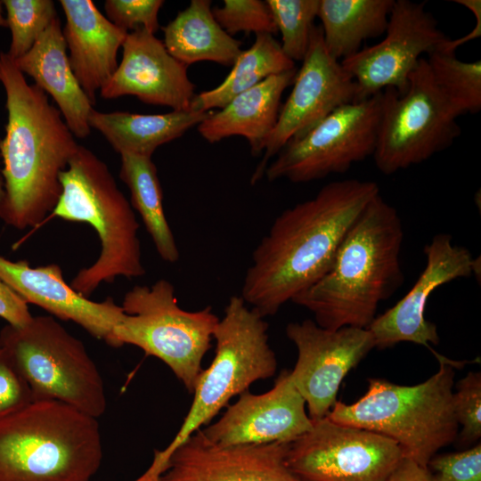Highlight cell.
<instances>
[{
	"instance_id": "cell-1",
	"label": "cell",
	"mask_w": 481,
	"mask_h": 481,
	"mask_svg": "<svg viewBox=\"0 0 481 481\" xmlns=\"http://www.w3.org/2000/svg\"><path fill=\"white\" fill-rule=\"evenodd\" d=\"M378 194L372 181H335L282 211L252 253L240 294L246 304L265 318L313 286L330 270L346 232Z\"/></svg>"
},
{
	"instance_id": "cell-2",
	"label": "cell",
	"mask_w": 481,
	"mask_h": 481,
	"mask_svg": "<svg viewBox=\"0 0 481 481\" xmlns=\"http://www.w3.org/2000/svg\"><path fill=\"white\" fill-rule=\"evenodd\" d=\"M7 123L0 139L4 196L0 219L23 230L50 216L61 193L60 175L79 144L47 94L29 85L7 53H0Z\"/></svg>"
},
{
	"instance_id": "cell-3",
	"label": "cell",
	"mask_w": 481,
	"mask_h": 481,
	"mask_svg": "<svg viewBox=\"0 0 481 481\" xmlns=\"http://www.w3.org/2000/svg\"><path fill=\"white\" fill-rule=\"evenodd\" d=\"M403 239L397 210L376 195L346 232L330 270L291 301L324 329H368L380 302L404 281Z\"/></svg>"
},
{
	"instance_id": "cell-4",
	"label": "cell",
	"mask_w": 481,
	"mask_h": 481,
	"mask_svg": "<svg viewBox=\"0 0 481 481\" xmlns=\"http://www.w3.org/2000/svg\"><path fill=\"white\" fill-rule=\"evenodd\" d=\"M99 423L55 400L0 419V481H90L102 460Z\"/></svg>"
},
{
	"instance_id": "cell-5",
	"label": "cell",
	"mask_w": 481,
	"mask_h": 481,
	"mask_svg": "<svg viewBox=\"0 0 481 481\" xmlns=\"http://www.w3.org/2000/svg\"><path fill=\"white\" fill-rule=\"evenodd\" d=\"M61 193L49 216L87 223L101 242L98 258L81 268L69 285L88 298L101 283L117 277L143 276L139 224L107 165L83 145L60 175Z\"/></svg>"
},
{
	"instance_id": "cell-6",
	"label": "cell",
	"mask_w": 481,
	"mask_h": 481,
	"mask_svg": "<svg viewBox=\"0 0 481 481\" xmlns=\"http://www.w3.org/2000/svg\"><path fill=\"white\" fill-rule=\"evenodd\" d=\"M438 360L437 372L417 385L370 379L364 395L350 404L336 401L327 417L395 441L404 458L428 468L436 452L455 440L459 429L452 406L453 367L459 363L444 356Z\"/></svg>"
},
{
	"instance_id": "cell-7",
	"label": "cell",
	"mask_w": 481,
	"mask_h": 481,
	"mask_svg": "<svg viewBox=\"0 0 481 481\" xmlns=\"http://www.w3.org/2000/svg\"><path fill=\"white\" fill-rule=\"evenodd\" d=\"M267 330L265 317L249 308L240 296L229 298L214 330V359L198 377L193 401L175 438L163 451H155L153 461L143 474L147 479L158 478L170 453L202 426H208L233 396L248 391L255 381L275 374L277 359Z\"/></svg>"
},
{
	"instance_id": "cell-8",
	"label": "cell",
	"mask_w": 481,
	"mask_h": 481,
	"mask_svg": "<svg viewBox=\"0 0 481 481\" xmlns=\"http://www.w3.org/2000/svg\"><path fill=\"white\" fill-rule=\"evenodd\" d=\"M2 347L27 382L33 401L55 400L99 418L107 407L102 375L84 343L52 316L5 325Z\"/></svg>"
},
{
	"instance_id": "cell-9",
	"label": "cell",
	"mask_w": 481,
	"mask_h": 481,
	"mask_svg": "<svg viewBox=\"0 0 481 481\" xmlns=\"http://www.w3.org/2000/svg\"><path fill=\"white\" fill-rule=\"evenodd\" d=\"M120 306L124 314L113 330L111 346L133 345L159 358L192 393L219 322L211 306L193 312L181 308L173 284L165 279L133 287Z\"/></svg>"
},
{
	"instance_id": "cell-10",
	"label": "cell",
	"mask_w": 481,
	"mask_h": 481,
	"mask_svg": "<svg viewBox=\"0 0 481 481\" xmlns=\"http://www.w3.org/2000/svg\"><path fill=\"white\" fill-rule=\"evenodd\" d=\"M459 113L437 87L427 59L421 57L404 94L382 91V104L373 159L389 175L422 163L449 148L461 135Z\"/></svg>"
},
{
	"instance_id": "cell-11",
	"label": "cell",
	"mask_w": 481,
	"mask_h": 481,
	"mask_svg": "<svg viewBox=\"0 0 481 481\" xmlns=\"http://www.w3.org/2000/svg\"><path fill=\"white\" fill-rule=\"evenodd\" d=\"M382 92L338 107L299 138L289 141L265 171L269 182L308 183L346 172L372 156Z\"/></svg>"
},
{
	"instance_id": "cell-12",
	"label": "cell",
	"mask_w": 481,
	"mask_h": 481,
	"mask_svg": "<svg viewBox=\"0 0 481 481\" xmlns=\"http://www.w3.org/2000/svg\"><path fill=\"white\" fill-rule=\"evenodd\" d=\"M403 458L395 441L327 416L288 443L286 452L287 466L305 481H387Z\"/></svg>"
},
{
	"instance_id": "cell-13",
	"label": "cell",
	"mask_w": 481,
	"mask_h": 481,
	"mask_svg": "<svg viewBox=\"0 0 481 481\" xmlns=\"http://www.w3.org/2000/svg\"><path fill=\"white\" fill-rule=\"evenodd\" d=\"M425 6L395 0L384 39L340 61L356 84L355 102L389 87L404 94L421 54H430L447 38Z\"/></svg>"
},
{
	"instance_id": "cell-14",
	"label": "cell",
	"mask_w": 481,
	"mask_h": 481,
	"mask_svg": "<svg viewBox=\"0 0 481 481\" xmlns=\"http://www.w3.org/2000/svg\"><path fill=\"white\" fill-rule=\"evenodd\" d=\"M292 84L252 174V185L265 175L270 159L289 141L306 134L338 107L355 102L356 84L340 61L328 53L321 26H314L312 31L308 50Z\"/></svg>"
},
{
	"instance_id": "cell-15",
	"label": "cell",
	"mask_w": 481,
	"mask_h": 481,
	"mask_svg": "<svg viewBox=\"0 0 481 481\" xmlns=\"http://www.w3.org/2000/svg\"><path fill=\"white\" fill-rule=\"evenodd\" d=\"M286 335L298 351L290 379L306 402L309 418H325L336 403L340 384L374 347L368 329L328 330L306 319L290 322Z\"/></svg>"
},
{
	"instance_id": "cell-16",
	"label": "cell",
	"mask_w": 481,
	"mask_h": 481,
	"mask_svg": "<svg viewBox=\"0 0 481 481\" xmlns=\"http://www.w3.org/2000/svg\"><path fill=\"white\" fill-rule=\"evenodd\" d=\"M424 253L426 266L412 289L368 327L379 349L412 342L428 347L438 358L430 346L439 343L437 329L424 315L428 298L436 288L480 272V262L467 248L454 244L448 233L436 234Z\"/></svg>"
},
{
	"instance_id": "cell-17",
	"label": "cell",
	"mask_w": 481,
	"mask_h": 481,
	"mask_svg": "<svg viewBox=\"0 0 481 481\" xmlns=\"http://www.w3.org/2000/svg\"><path fill=\"white\" fill-rule=\"evenodd\" d=\"M306 406L290 371L284 370L272 389L260 395L245 391L218 420L200 430L221 446L289 443L313 427Z\"/></svg>"
},
{
	"instance_id": "cell-18",
	"label": "cell",
	"mask_w": 481,
	"mask_h": 481,
	"mask_svg": "<svg viewBox=\"0 0 481 481\" xmlns=\"http://www.w3.org/2000/svg\"><path fill=\"white\" fill-rule=\"evenodd\" d=\"M288 443L221 446L199 429L168 456L159 481H305L287 466Z\"/></svg>"
},
{
	"instance_id": "cell-19",
	"label": "cell",
	"mask_w": 481,
	"mask_h": 481,
	"mask_svg": "<svg viewBox=\"0 0 481 481\" xmlns=\"http://www.w3.org/2000/svg\"><path fill=\"white\" fill-rule=\"evenodd\" d=\"M122 48L118 69L100 90L102 98L133 95L145 104L190 110L195 94L187 66L175 59L161 40L137 29L127 33Z\"/></svg>"
},
{
	"instance_id": "cell-20",
	"label": "cell",
	"mask_w": 481,
	"mask_h": 481,
	"mask_svg": "<svg viewBox=\"0 0 481 481\" xmlns=\"http://www.w3.org/2000/svg\"><path fill=\"white\" fill-rule=\"evenodd\" d=\"M0 280L27 304L36 305L61 320L72 321L111 346L113 330L124 314L121 306L112 298L95 302L80 295L65 281L58 265L32 267L26 260L11 261L0 257Z\"/></svg>"
},
{
	"instance_id": "cell-21",
	"label": "cell",
	"mask_w": 481,
	"mask_h": 481,
	"mask_svg": "<svg viewBox=\"0 0 481 481\" xmlns=\"http://www.w3.org/2000/svg\"><path fill=\"white\" fill-rule=\"evenodd\" d=\"M62 29L72 72L94 106L96 93L118 69L117 55L128 32L104 17L91 0H61Z\"/></svg>"
},
{
	"instance_id": "cell-22",
	"label": "cell",
	"mask_w": 481,
	"mask_h": 481,
	"mask_svg": "<svg viewBox=\"0 0 481 481\" xmlns=\"http://www.w3.org/2000/svg\"><path fill=\"white\" fill-rule=\"evenodd\" d=\"M13 61L23 75L32 77L37 87L52 96L73 135L86 138L91 133L88 118L94 108L70 68L59 18L28 53Z\"/></svg>"
},
{
	"instance_id": "cell-23",
	"label": "cell",
	"mask_w": 481,
	"mask_h": 481,
	"mask_svg": "<svg viewBox=\"0 0 481 481\" xmlns=\"http://www.w3.org/2000/svg\"><path fill=\"white\" fill-rule=\"evenodd\" d=\"M297 69L271 76L240 93L219 111H210L198 126L210 143L233 135L243 136L251 154L259 156L273 132L281 110V95L294 81Z\"/></svg>"
},
{
	"instance_id": "cell-24",
	"label": "cell",
	"mask_w": 481,
	"mask_h": 481,
	"mask_svg": "<svg viewBox=\"0 0 481 481\" xmlns=\"http://www.w3.org/2000/svg\"><path fill=\"white\" fill-rule=\"evenodd\" d=\"M210 111L172 110L164 114L91 111L88 125L121 154L151 157L155 150L198 126Z\"/></svg>"
},
{
	"instance_id": "cell-25",
	"label": "cell",
	"mask_w": 481,
	"mask_h": 481,
	"mask_svg": "<svg viewBox=\"0 0 481 481\" xmlns=\"http://www.w3.org/2000/svg\"><path fill=\"white\" fill-rule=\"evenodd\" d=\"M162 29L167 52L187 67L200 61L232 66L242 51V43L216 20L209 0H192Z\"/></svg>"
},
{
	"instance_id": "cell-26",
	"label": "cell",
	"mask_w": 481,
	"mask_h": 481,
	"mask_svg": "<svg viewBox=\"0 0 481 481\" xmlns=\"http://www.w3.org/2000/svg\"><path fill=\"white\" fill-rule=\"evenodd\" d=\"M395 0H320L318 16L325 47L344 60L361 50L362 43L385 33Z\"/></svg>"
},
{
	"instance_id": "cell-27",
	"label": "cell",
	"mask_w": 481,
	"mask_h": 481,
	"mask_svg": "<svg viewBox=\"0 0 481 481\" xmlns=\"http://www.w3.org/2000/svg\"><path fill=\"white\" fill-rule=\"evenodd\" d=\"M295 68V62L284 54L273 35H256L255 42L240 52L224 81L213 89L195 94L190 109L201 112L222 109L236 95L267 77Z\"/></svg>"
},
{
	"instance_id": "cell-28",
	"label": "cell",
	"mask_w": 481,
	"mask_h": 481,
	"mask_svg": "<svg viewBox=\"0 0 481 481\" xmlns=\"http://www.w3.org/2000/svg\"><path fill=\"white\" fill-rule=\"evenodd\" d=\"M120 179L130 192V205L140 214L161 259L176 263L180 252L165 216L157 167L151 157L121 154Z\"/></svg>"
},
{
	"instance_id": "cell-29",
	"label": "cell",
	"mask_w": 481,
	"mask_h": 481,
	"mask_svg": "<svg viewBox=\"0 0 481 481\" xmlns=\"http://www.w3.org/2000/svg\"><path fill=\"white\" fill-rule=\"evenodd\" d=\"M439 90L459 115L481 110V61H463L456 53L436 50L427 59Z\"/></svg>"
},
{
	"instance_id": "cell-30",
	"label": "cell",
	"mask_w": 481,
	"mask_h": 481,
	"mask_svg": "<svg viewBox=\"0 0 481 481\" xmlns=\"http://www.w3.org/2000/svg\"><path fill=\"white\" fill-rule=\"evenodd\" d=\"M266 3L281 36L282 52L292 61H302L308 50L320 0H266Z\"/></svg>"
},
{
	"instance_id": "cell-31",
	"label": "cell",
	"mask_w": 481,
	"mask_h": 481,
	"mask_svg": "<svg viewBox=\"0 0 481 481\" xmlns=\"http://www.w3.org/2000/svg\"><path fill=\"white\" fill-rule=\"evenodd\" d=\"M12 40L8 55L16 60L28 53L41 34L56 19L52 0H4Z\"/></svg>"
},
{
	"instance_id": "cell-32",
	"label": "cell",
	"mask_w": 481,
	"mask_h": 481,
	"mask_svg": "<svg viewBox=\"0 0 481 481\" xmlns=\"http://www.w3.org/2000/svg\"><path fill=\"white\" fill-rule=\"evenodd\" d=\"M212 13L230 36L243 32L274 35L277 28L266 1L224 0L223 6L212 9Z\"/></svg>"
},
{
	"instance_id": "cell-33",
	"label": "cell",
	"mask_w": 481,
	"mask_h": 481,
	"mask_svg": "<svg viewBox=\"0 0 481 481\" xmlns=\"http://www.w3.org/2000/svg\"><path fill=\"white\" fill-rule=\"evenodd\" d=\"M452 406L458 425H461V441L472 443L481 436V373L469 371L456 385Z\"/></svg>"
},
{
	"instance_id": "cell-34",
	"label": "cell",
	"mask_w": 481,
	"mask_h": 481,
	"mask_svg": "<svg viewBox=\"0 0 481 481\" xmlns=\"http://www.w3.org/2000/svg\"><path fill=\"white\" fill-rule=\"evenodd\" d=\"M163 4L162 0H106L104 8L108 20L121 29L128 32L143 28L155 34Z\"/></svg>"
},
{
	"instance_id": "cell-35",
	"label": "cell",
	"mask_w": 481,
	"mask_h": 481,
	"mask_svg": "<svg viewBox=\"0 0 481 481\" xmlns=\"http://www.w3.org/2000/svg\"><path fill=\"white\" fill-rule=\"evenodd\" d=\"M437 481H481V444L460 452L434 456L428 462Z\"/></svg>"
},
{
	"instance_id": "cell-36",
	"label": "cell",
	"mask_w": 481,
	"mask_h": 481,
	"mask_svg": "<svg viewBox=\"0 0 481 481\" xmlns=\"http://www.w3.org/2000/svg\"><path fill=\"white\" fill-rule=\"evenodd\" d=\"M33 401L32 393L6 352L0 347V419Z\"/></svg>"
},
{
	"instance_id": "cell-37",
	"label": "cell",
	"mask_w": 481,
	"mask_h": 481,
	"mask_svg": "<svg viewBox=\"0 0 481 481\" xmlns=\"http://www.w3.org/2000/svg\"><path fill=\"white\" fill-rule=\"evenodd\" d=\"M0 317L15 327L24 326L33 318L28 304L2 280H0Z\"/></svg>"
},
{
	"instance_id": "cell-38",
	"label": "cell",
	"mask_w": 481,
	"mask_h": 481,
	"mask_svg": "<svg viewBox=\"0 0 481 481\" xmlns=\"http://www.w3.org/2000/svg\"><path fill=\"white\" fill-rule=\"evenodd\" d=\"M455 3L465 6L469 9L476 19V23L473 29L467 35L459 37L455 40L446 38L438 47L437 50L456 53L457 48L464 44L470 42L474 39L479 38L481 36V1L480 0H455Z\"/></svg>"
},
{
	"instance_id": "cell-39",
	"label": "cell",
	"mask_w": 481,
	"mask_h": 481,
	"mask_svg": "<svg viewBox=\"0 0 481 481\" xmlns=\"http://www.w3.org/2000/svg\"><path fill=\"white\" fill-rule=\"evenodd\" d=\"M387 481H431V474L428 468L404 457Z\"/></svg>"
},
{
	"instance_id": "cell-40",
	"label": "cell",
	"mask_w": 481,
	"mask_h": 481,
	"mask_svg": "<svg viewBox=\"0 0 481 481\" xmlns=\"http://www.w3.org/2000/svg\"><path fill=\"white\" fill-rule=\"evenodd\" d=\"M0 27H7L6 20L3 16V3L0 1Z\"/></svg>"
},
{
	"instance_id": "cell-41",
	"label": "cell",
	"mask_w": 481,
	"mask_h": 481,
	"mask_svg": "<svg viewBox=\"0 0 481 481\" xmlns=\"http://www.w3.org/2000/svg\"><path fill=\"white\" fill-rule=\"evenodd\" d=\"M4 196V183L0 180V203Z\"/></svg>"
},
{
	"instance_id": "cell-42",
	"label": "cell",
	"mask_w": 481,
	"mask_h": 481,
	"mask_svg": "<svg viewBox=\"0 0 481 481\" xmlns=\"http://www.w3.org/2000/svg\"><path fill=\"white\" fill-rule=\"evenodd\" d=\"M431 476H432V475H431ZM431 481H437V480L433 479L432 477H431Z\"/></svg>"
},
{
	"instance_id": "cell-43",
	"label": "cell",
	"mask_w": 481,
	"mask_h": 481,
	"mask_svg": "<svg viewBox=\"0 0 481 481\" xmlns=\"http://www.w3.org/2000/svg\"><path fill=\"white\" fill-rule=\"evenodd\" d=\"M154 481H159V478H156Z\"/></svg>"
}]
</instances>
